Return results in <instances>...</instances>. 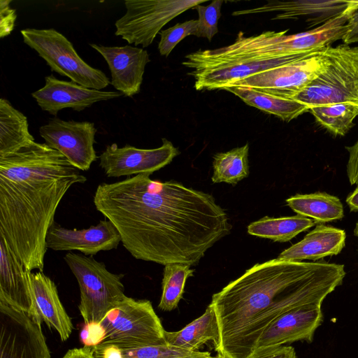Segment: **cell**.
I'll return each mask as SVG.
<instances>
[{"mask_svg":"<svg viewBox=\"0 0 358 358\" xmlns=\"http://www.w3.org/2000/svg\"><path fill=\"white\" fill-rule=\"evenodd\" d=\"M27 117L6 99H0V158L12 155L34 143Z\"/></svg>","mask_w":358,"mask_h":358,"instance_id":"22","label":"cell"},{"mask_svg":"<svg viewBox=\"0 0 358 358\" xmlns=\"http://www.w3.org/2000/svg\"><path fill=\"white\" fill-rule=\"evenodd\" d=\"M12 0H0V37L11 34L17 18L16 10L10 6Z\"/></svg>","mask_w":358,"mask_h":358,"instance_id":"32","label":"cell"},{"mask_svg":"<svg viewBox=\"0 0 358 358\" xmlns=\"http://www.w3.org/2000/svg\"><path fill=\"white\" fill-rule=\"evenodd\" d=\"M354 235L358 237V222L355 224V227L354 229Z\"/></svg>","mask_w":358,"mask_h":358,"instance_id":"39","label":"cell"},{"mask_svg":"<svg viewBox=\"0 0 358 358\" xmlns=\"http://www.w3.org/2000/svg\"><path fill=\"white\" fill-rule=\"evenodd\" d=\"M345 276L343 264L278 258L247 269L212 296L220 339L217 353L250 358L267 327L285 313L322 305Z\"/></svg>","mask_w":358,"mask_h":358,"instance_id":"2","label":"cell"},{"mask_svg":"<svg viewBox=\"0 0 358 358\" xmlns=\"http://www.w3.org/2000/svg\"><path fill=\"white\" fill-rule=\"evenodd\" d=\"M223 0H214L208 6L197 5L195 9L199 15L198 27L195 36L207 38L209 41L218 32V20L221 17Z\"/></svg>","mask_w":358,"mask_h":358,"instance_id":"30","label":"cell"},{"mask_svg":"<svg viewBox=\"0 0 358 358\" xmlns=\"http://www.w3.org/2000/svg\"><path fill=\"white\" fill-rule=\"evenodd\" d=\"M0 301L31 317L33 302L29 271L0 236Z\"/></svg>","mask_w":358,"mask_h":358,"instance_id":"19","label":"cell"},{"mask_svg":"<svg viewBox=\"0 0 358 358\" xmlns=\"http://www.w3.org/2000/svg\"><path fill=\"white\" fill-rule=\"evenodd\" d=\"M198 27L197 20L179 22L159 32L158 50L161 55L167 57L173 49L185 37L195 35Z\"/></svg>","mask_w":358,"mask_h":358,"instance_id":"31","label":"cell"},{"mask_svg":"<svg viewBox=\"0 0 358 358\" xmlns=\"http://www.w3.org/2000/svg\"><path fill=\"white\" fill-rule=\"evenodd\" d=\"M349 153L347 163V176L351 185L358 184V138L350 146L345 148Z\"/></svg>","mask_w":358,"mask_h":358,"instance_id":"34","label":"cell"},{"mask_svg":"<svg viewBox=\"0 0 358 358\" xmlns=\"http://www.w3.org/2000/svg\"><path fill=\"white\" fill-rule=\"evenodd\" d=\"M94 358H214L208 352L189 351L169 345L123 349L110 344L92 348Z\"/></svg>","mask_w":358,"mask_h":358,"instance_id":"25","label":"cell"},{"mask_svg":"<svg viewBox=\"0 0 358 358\" xmlns=\"http://www.w3.org/2000/svg\"><path fill=\"white\" fill-rule=\"evenodd\" d=\"M207 0H126V13L118 19L115 34L129 44L148 47L168 22Z\"/></svg>","mask_w":358,"mask_h":358,"instance_id":"8","label":"cell"},{"mask_svg":"<svg viewBox=\"0 0 358 358\" xmlns=\"http://www.w3.org/2000/svg\"><path fill=\"white\" fill-rule=\"evenodd\" d=\"M221 90L233 93L248 105L274 115L285 122H290L309 110L306 105L296 100L275 96L250 87L229 86Z\"/></svg>","mask_w":358,"mask_h":358,"instance_id":"23","label":"cell"},{"mask_svg":"<svg viewBox=\"0 0 358 358\" xmlns=\"http://www.w3.org/2000/svg\"><path fill=\"white\" fill-rule=\"evenodd\" d=\"M86 180L45 143L0 158V236L28 271H43L57 207L72 185Z\"/></svg>","mask_w":358,"mask_h":358,"instance_id":"3","label":"cell"},{"mask_svg":"<svg viewBox=\"0 0 358 358\" xmlns=\"http://www.w3.org/2000/svg\"><path fill=\"white\" fill-rule=\"evenodd\" d=\"M248 143L229 151L215 154L213 162V182H226L236 185L239 181L248 177Z\"/></svg>","mask_w":358,"mask_h":358,"instance_id":"27","label":"cell"},{"mask_svg":"<svg viewBox=\"0 0 358 358\" xmlns=\"http://www.w3.org/2000/svg\"><path fill=\"white\" fill-rule=\"evenodd\" d=\"M64 259L80 287L78 309L85 323H100L126 296L121 280L124 275L110 272L93 256L68 252Z\"/></svg>","mask_w":358,"mask_h":358,"instance_id":"5","label":"cell"},{"mask_svg":"<svg viewBox=\"0 0 358 358\" xmlns=\"http://www.w3.org/2000/svg\"><path fill=\"white\" fill-rule=\"evenodd\" d=\"M120 242L117 229L108 220L83 229H69L55 222L46 237L48 248L55 251L78 250L86 256L115 249Z\"/></svg>","mask_w":358,"mask_h":358,"instance_id":"15","label":"cell"},{"mask_svg":"<svg viewBox=\"0 0 358 358\" xmlns=\"http://www.w3.org/2000/svg\"><path fill=\"white\" fill-rule=\"evenodd\" d=\"M287 205L297 215L310 217L315 223H327L344 216L340 199L326 192L297 194L286 199Z\"/></svg>","mask_w":358,"mask_h":358,"instance_id":"24","label":"cell"},{"mask_svg":"<svg viewBox=\"0 0 358 358\" xmlns=\"http://www.w3.org/2000/svg\"><path fill=\"white\" fill-rule=\"evenodd\" d=\"M143 173L98 185L96 209L117 229L137 259L162 265H196L231 233L224 210L210 194Z\"/></svg>","mask_w":358,"mask_h":358,"instance_id":"1","label":"cell"},{"mask_svg":"<svg viewBox=\"0 0 358 358\" xmlns=\"http://www.w3.org/2000/svg\"><path fill=\"white\" fill-rule=\"evenodd\" d=\"M62 358H94L92 348L84 346L71 349Z\"/></svg>","mask_w":358,"mask_h":358,"instance_id":"37","label":"cell"},{"mask_svg":"<svg viewBox=\"0 0 358 358\" xmlns=\"http://www.w3.org/2000/svg\"><path fill=\"white\" fill-rule=\"evenodd\" d=\"M0 358H51L41 326L0 301Z\"/></svg>","mask_w":358,"mask_h":358,"instance_id":"10","label":"cell"},{"mask_svg":"<svg viewBox=\"0 0 358 358\" xmlns=\"http://www.w3.org/2000/svg\"><path fill=\"white\" fill-rule=\"evenodd\" d=\"M100 324L104 330L100 344L123 349L166 345L165 329L148 300L125 296Z\"/></svg>","mask_w":358,"mask_h":358,"instance_id":"6","label":"cell"},{"mask_svg":"<svg viewBox=\"0 0 358 358\" xmlns=\"http://www.w3.org/2000/svg\"><path fill=\"white\" fill-rule=\"evenodd\" d=\"M29 279L33 302L31 318L41 326L45 322L58 333L62 341H66L73 327L59 299L56 285L43 271H29Z\"/></svg>","mask_w":358,"mask_h":358,"instance_id":"17","label":"cell"},{"mask_svg":"<svg viewBox=\"0 0 358 358\" xmlns=\"http://www.w3.org/2000/svg\"><path fill=\"white\" fill-rule=\"evenodd\" d=\"M327 49L311 51L302 58L256 73L231 86L250 87L293 99L324 71L328 63Z\"/></svg>","mask_w":358,"mask_h":358,"instance_id":"9","label":"cell"},{"mask_svg":"<svg viewBox=\"0 0 358 358\" xmlns=\"http://www.w3.org/2000/svg\"><path fill=\"white\" fill-rule=\"evenodd\" d=\"M180 152L166 138L153 149H141L130 145L120 148L108 145L99 156V166L109 178L150 174L170 164Z\"/></svg>","mask_w":358,"mask_h":358,"instance_id":"12","label":"cell"},{"mask_svg":"<svg viewBox=\"0 0 358 358\" xmlns=\"http://www.w3.org/2000/svg\"><path fill=\"white\" fill-rule=\"evenodd\" d=\"M315 224L312 219L299 215L277 218L266 216L250 223L248 227V233L274 242L284 243L311 228Z\"/></svg>","mask_w":358,"mask_h":358,"instance_id":"26","label":"cell"},{"mask_svg":"<svg viewBox=\"0 0 358 358\" xmlns=\"http://www.w3.org/2000/svg\"><path fill=\"white\" fill-rule=\"evenodd\" d=\"M80 336L84 346L93 348L103 340L104 330L100 323H85Z\"/></svg>","mask_w":358,"mask_h":358,"instance_id":"33","label":"cell"},{"mask_svg":"<svg viewBox=\"0 0 358 358\" xmlns=\"http://www.w3.org/2000/svg\"><path fill=\"white\" fill-rule=\"evenodd\" d=\"M122 95L118 91L91 89L73 81L59 80L53 75L46 76L44 86L31 94L43 111L55 116L64 108L80 112L96 102Z\"/></svg>","mask_w":358,"mask_h":358,"instance_id":"13","label":"cell"},{"mask_svg":"<svg viewBox=\"0 0 358 358\" xmlns=\"http://www.w3.org/2000/svg\"><path fill=\"white\" fill-rule=\"evenodd\" d=\"M164 337L167 345L189 351H198L209 341L216 349L220 344V331L213 307L209 304L199 317L179 331L165 330Z\"/></svg>","mask_w":358,"mask_h":358,"instance_id":"21","label":"cell"},{"mask_svg":"<svg viewBox=\"0 0 358 358\" xmlns=\"http://www.w3.org/2000/svg\"><path fill=\"white\" fill-rule=\"evenodd\" d=\"M214 358H227V357H224L223 355H222L220 354L217 353L216 356H215Z\"/></svg>","mask_w":358,"mask_h":358,"instance_id":"40","label":"cell"},{"mask_svg":"<svg viewBox=\"0 0 358 358\" xmlns=\"http://www.w3.org/2000/svg\"><path fill=\"white\" fill-rule=\"evenodd\" d=\"M317 123L334 136H345L354 126L358 110L348 103H336L309 108Z\"/></svg>","mask_w":358,"mask_h":358,"instance_id":"28","label":"cell"},{"mask_svg":"<svg viewBox=\"0 0 358 358\" xmlns=\"http://www.w3.org/2000/svg\"><path fill=\"white\" fill-rule=\"evenodd\" d=\"M20 33L24 43L35 50L52 71L91 89L101 90L110 83L102 71L83 60L73 44L55 29L27 28Z\"/></svg>","mask_w":358,"mask_h":358,"instance_id":"7","label":"cell"},{"mask_svg":"<svg viewBox=\"0 0 358 358\" xmlns=\"http://www.w3.org/2000/svg\"><path fill=\"white\" fill-rule=\"evenodd\" d=\"M343 229L319 224L299 242L282 251L278 259L302 262L338 255L345 245Z\"/></svg>","mask_w":358,"mask_h":358,"instance_id":"20","label":"cell"},{"mask_svg":"<svg viewBox=\"0 0 358 358\" xmlns=\"http://www.w3.org/2000/svg\"><path fill=\"white\" fill-rule=\"evenodd\" d=\"M250 358H296V355L292 347L282 345L254 352Z\"/></svg>","mask_w":358,"mask_h":358,"instance_id":"35","label":"cell"},{"mask_svg":"<svg viewBox=\"0 0 358 358\" xmlns=\"http://www.w3.org/2000/svg\"><path fill=\"white\" fill-rule=\"evenodd\" d=\"M96 129L90 122L50 119L39 134L50 148L62 153L80 171H88L97 156L94 148Z\"/></svg>","mask_w":358,"mask_h":358,"instance_id":"11","label":"cell"},{"mask_svg":"<svg viewBox=\"0 0 358 358\" xmlns=\"http://www.w3.org/2000/svg\"><path fill=\"white\" fill-rule=\"evenodd\" d=\"M321 306H302L278 317L261 335L254 352L299 341L311 342L323 320Z\"/></svg>","mask_w":358,"mask_h":358,"instance_id":"14","label":"cell"},{"mask_svg":"<svg viewBox=\"0 0 358 358\" xmlns=\"http://www.w3.org/2000/svg\"><path fill=\"white\" fill-rule=\"evenodd\" d=\"M352 0H298L290 1H268L266 4L232 13L233 16L267 12H280L272 20L296 19L307 16L306 22L312 29L342 13Z\"/></svg>","mask_w":358,"mask_h":358,"instance_id":"18","label":"cell"},{"mask_svg":"<svg viewBox=\"0 0 358 358\" xmlns=\"http://www.w3.org/2000/svg\"><path fill=\"white\" fill-rule=\"evenodd\" d=\"M107 62L112 85L124 96L132 97L140 92L145 66L150 62L148 52L130 45L104 46L90 43Z\"/></svg>","mask_w":358,"mask_h":358,"instance_id":"16","label":"cell"},{"mask_svg":"<svg viewBox=\"0 0 358 358\" xmlns=\"http://www.w3.org/2000/svg\"><path fill=\"white\" fill-rule=\"evenodd\" d=\"M189 265L169 264L164 266L162 282V293L158 308L164 311H171L178 307L182 298L184 288L188 278L194 270Z\"/></svg>","mask_w":358,"mask_h":358,"instance_id":"29","label":"cell"},{"mask_svg":"<svg viewBox=\"0 0 358 358\" xmlns=\"http://www.w3.org/2000/svg\"><path fill=\"white\" fill-rule=\"evenodd\" d=\"M346 203L351 211H358V187L347 196Z\"/></svg>","mask_w":358,"mask_h":358,"instance_id":"38","label":"cell"},{"mask_svg":"<svg viewBox=\"0 0 358 358\" xmlns=\"http://www.w3.org/2000/svg\"><path fill=\"white\" fill-rule=\"evenodd\" d=\"M344 44L358 42V6L353 10L347 22V30L342 38Z\"/></svg>","mask_w":358,"mask_h":358,"instance_id":"36","label":"cell"},{"mask_svg":"<svg viewBox=\"0 0 358 358\" xmlns=\"http://www.w3.org/2000/svg\"><path fill=\"white\" fill-rule=\"evenodd\" d=\"M324 71L293 99L308 109L348 103L358 110V47L341 44L327 49Z\"/></svg>","mask_w":358,"mask_h":358,"instance_id":"4","label":"cell"}]
</instances>
